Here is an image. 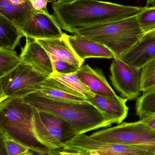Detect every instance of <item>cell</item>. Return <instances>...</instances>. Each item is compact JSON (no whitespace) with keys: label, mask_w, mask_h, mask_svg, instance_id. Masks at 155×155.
I'll return each mask as SVG.
<instances>
[{"label":"cell","mask_w":155,"mask_h":155,"mask_svg":"<svg viewBox=\"0 0 155 155\" xmlns=\"http://www.w3.org/2000/svg\"><path fill=\"white\" fill-rule=\"evenodd\" d=\"M52 7L61 29L71 34L81 28L137 15L143 9L97 0H58Z\"/></svg>","instance_id":"6da1fadb"},{"label":"cell","mask_w":155,"mask_h":155,"mask_svg":"<svg viewBox=\"0 0 155 155\" xmlns=\"http://www.w3.org/2000/svg\"><path fill=\"white\" fill-rule=\"evenodd\" d=\"M25 103L38 110L52 113L68 122L77 134L108 127L112 124L92 104L52 100L34 93L23 97Z\"/></svg>","instance_id":"7a4b0ae2"},{"label":"cell","mask_w":155,"mask_h":155,"mask_svg":"<svg viewBox=\"0 0 155 155\" xmlns=\"http://www.w3.org/2000/svg\"><path fill=\"white\" fill-rule=\"evenodd\" d=\"M34 110V107L24 101L23 97H12L0 102L1 135L31 150L52 155L53 150L43 145L35 134Z\"/></svg>","instance_id":"3957f363"},{"label":"cell","mask_w":155,"mask_h":155,"mask_svg":"<svg viewBox=\"0 0 155 155\" xmlns=\"http://www.w3.org/2000/svg\"><path fill=\"white\" fill-rule=\"evenodd\" d=\"M74 34L104 45L118 59L126 54L145 34L137 21V15L81 28L76 30Z\"/></svg>","instance_id":"277c9868"},{"label":"cell","mask_w":155,"mask_h":155,"mask_svg":"<svg viewBox=\"0 0 155 155\" xmlns=\"http://www.w3.org/2000/svg\"><path fill=\"white\" fill-rule=\"evenodd\" d=\"M34 130L38 140L53 151L63 149L77 134L69 123L52 113L34 108Z\"/></svg>","instance_id":"5b68a950"},{"label":"cell","mask_w":155,"mask_h":155,"mask_svg":"<svg viewBox=\"0 0 155 155\" xmlns=\"http://www.w3.org/2000/svg\"><path fill=\"white\" fill-rule=\"evenodd\" d=\"M48 78L30 65L20 63L12 71L0 77V102L12 97H24L37 92Z\"/></svg>","instance_id":"8992f818"},{"label":"cell","mask_w":155,"mask_h":155,"mask_svg":"<svg viewBox=\"0 0 155 155\" xmlns=\"http://www.w3.org/2000/svg\"><path fill=\"white\" fill-rule=\"evenodd\" d=\"M94 140L126 145L142 146L155 143V131L141 120L123 123L90 135Z\"/></svg>","instance_id":"52a82bcc"},{"label":"cell","mask_w":155,"mask_h":155,"mask_svg":"<svg viewBox=\"0 0 155 155\" xmlns=\"http://www.w3.org/2000/svg\"><path fill=\"white\" fill-rule=\"evenodd\" d=\"M64 151L88 154L91 151L105 152L121 155H155V153L136 146L101 142L85 134H77L66 143Z\"/></svg>","instance_id":"ba28073f"},{"label":"cell","mask_w":155,"mask_h":155,"mask_svg":"<svg viewBox=\"0 0 155 155\" xmlns=\"http://www.w3.org/2000/svg\"><path fill=\"white\" fill-rule=\"evenodd\" d=\"M112 84L120 95L127 100L138 98L141 95L142 69L128 65L118 58L110 67Z\"/></svg>","instance_id":"9c48e42d"},{"label":"cell","mask_w":155,"mask_h":155,"mask_svg":"<svg viewBox=\"0 0 155 155\" xmlns=\"http://www.w3.org/2000/svg\"><path fill=\"white\" fill-rule=\"evenodd\" d=\"M26 39H54L63 37V33L53 15L36 12L21 29Z\"/></svg>","instance_id":"30bf717a"},{"label":"cell","mask_w":155,"mask_h":155,"mask_svg":"<svg viewBox=\"0 0 155 155\" xmlns=\"http://www.w3.org/2000/svg\"><path fill=\"white\" fill-rule=\"evenodd\" d=\"M31 40L26 39L19 56L21 62L30 65L42 74L51 77L54 71L50 55L36 40Z\"/></svg>","instance_id":"8fae6325"},{"label":"cell","mask_w":155,"mask_h":155,"mask_svg":"<svg viewBox=\"0 0 155 155\" xmlns=\"http://www.w3.org/2000/svg\"><path fill=\"white\" fill-rule=\"evenodd\" d=\"M112 124H121L128 114L127 99L121 97H110L93 94L86 97Z\"/></svg>","instance_id":"7c38bea8"},{"label":"cell","mask_w":155,"mask_h":155,"mask_svg":"<svg viewBox=\"0 0 155 155\" xmlns=\"http://www.w3.org/2000/svg\"><path fill=\"white\" fill-rule=\"evenodd\" d=\"M63 37L80 59L98 58L114 59L113 52L104 45L78 35H68L64 33Z\"/></svg>","instance_id":"4fadbf2b"},{"label":"cell","mask_w":155,"mask_h":155,"mask_svg":"<svg viewBox=\"0 0 155 155\" xmlns=\"http://www.w3.org/2000/svg\"><path fill=\"white\" fill-rule=\"evenodd\" d=\"M77 77L94 94L103 96L116 97L113 90L100 68H92L88 64L83 65L76 72Z\"/></svg>","instance_id":"5bb4252c"},{"label":"cell","mask_w":155,"mask_h":155,"mask_svg":"<svg viewBox=\"0 0 155 155\" xmlns=\"http://www.w3.org/2000/svg\"><path fill=\"white\" fill-rule=\"evenodd\" d=\"M119 59L130 66L142 69L155 59V37L142 38Z\"/></svg>","instance_id":"9a60e30c"},{"label":"cell","mask_w":155,"mask_h":155,"mask_svg":"<svg viewBox=\"0 0 155 155\" xmlns=\"http://www.w3.org/2000/svg\"><path fill=\"white\" fill-rule=\"evenodd\" d=\"M50 55L52 61L62 60L80 68L85 61L80 59L63 37L35 39Z\"/></svg>","instance_id":"2e32d148"},{"label":"cell","mask_w":155,"mask_h":155,"mask_svg":"<svg viewBox=\"0 0 155 155\" xmlns=\"http://www.w3.org/2000/svg\"><path fill=\"white\" fill-rule=\"evenodd\" d=\"M35 11L29 0H0V15L9 19L20 29Z\"/></svg>","instance_id":"e0dca14e"},{"label":"cell","mask_w":155,"mask_h":155,"mask_svg":"<svg viewBox=\"0 0 155 155\" xmlns=\"http://www.w3.org/2000/svg\"><path fill=\"white\" fill-rule=\"evenodd\" d=\"M35 93L52 100L62 102L82 103L86 101L83 96L66 88L52 77L42 83Z\"/></svg>","instance_id":"ac0fdd59"},{"label":"cell","mask_w":155,"mask_h":155,"mask_svg":"<svg viewBox=\"0 0 155 155\" xmlns=\"http://www.w3.org/2000/svg\"><path fill=\"white\" fill-rule=\"evenodd\" d=\"M24 36V34L19 27L0 15V48L15 50Z\"/></svg>","instance_id":"d6986e66"},{"label":"cell","mask_w":155,"mask_h":155,"mask_svg":"<svg viewBox=\"0 0 155 155\" xmlns=\"http://www.w3.org/2000/svg\"><path fill=\"white\" fill-rule=\"evenodd\" d=\"M50 77L56 80L70 90L86 97L93 94L84 84L77 77L76 73L70 74H62L54 72Z\"/></svg>","instance_id":"ffe728a7"},{"label":"cell","mask_w":155,"mask_h":155,"mask_svg":"<svg viewBox=\"0 0 155 155\" xmlns=\"http://www.w3.org/2000/svg\"><path fill=\"white\" fill-rule=\"evenodd\" d=\"M136 110L140 120L155 115V87L137 98Z\"/></svg>","instance_id":"44dd1931"},{"label":"cell","mask_w":155,"mask_h":155,"mask_svg":"<svg viewBox=\"0 0 155 155\" xmlns=\"http://www.w3.org/2000/svg\"><path fill=\"white\" fill-rule=\"evenodd\" d=\"M21 63L15 50L0 48V77L16 68Z\"/></svg>","instance_id":"7402d4cb"},{"label":"cell","mask_w":155,"mask_h":155,"mask_svg":"<svg viewBox=\"0 0 155 155\" xmlns=\"http://www.w3.org/2000/svg\"><path fill=\"white\" fill-rule=\"evenodd\" d=\"M137 20L145 34L155 30V7H143L137 15Z\"/></svg>","instance_id":"603a6c76"},{"label":"cell","mask_w":155,"mask_h":155,"mask_svg":"<svg viewBox=\"0 0 155 155\" xmlns=\"http://www.w3.org/2000/svg\"><path fill=\"white\" fill-rule=\"evenodd\" d=\"M155 87V59L142 69L141 91L144 93Z\"/></svg>","instance_id":"cb8c5ba5"},{"label":"cell","mask_w":155,"mask_h":155,"mask_svg":"<svg viewBox=\"0 0 155 155\" xmlns=\"http://www.w3.org/2000/svg\"><path fill=\"white\" fill-rule=\"evenodd\" d=\"M1 146H3L5 155H18L28 152L30 149L20 143L1 135Z\"/></svg>","instance_id":"d4e9b609"},{"label":"cell","mask_w":155,"mask_h":155,"mask_svg":"<svg viewBox=\"0 0 155 155\" xmlns=\"http://www.w3.org/2000/svg\"><path fill=\"white\" fill-rule=\"evenodd\" d=\"M52 61L54 72L62 74L75 73L80 68L62 60H56Z\"/></svg>","instance_id":"484cf974"},{"label":"cell","mask_w":155,"mask_h":155,"mask_svg":"<svg viewBox=\"0 0 155 155\" xmlns=\"http://www.w3.org/2000/svg\"><path fill=\"white\" fill-rule=\"evenodd\" d=\"M33 8L36 12L49 13L47 9V4L51 0H29Z\"/></svg>","instance_id":"4316f807"},{"label":"cell","mask_w":155,"mask_h":155,"mask_svg":"<svg viewBox=\"0 0 155 155\" xmlns=\"http://www.w3.org/2000/svg\"><path fill=\"white\" fill-rule=\"evenodd\" d=\"M140 120L145 123L155 131V115Z\"/></svg>","instance_id":"83f0119b"},{"label":"cell","mask_w":155,"mask_h":155,"mask_svg":"<svg viewBox=\"0 0 155 155\" xmlns=\"http://www.w3.org/2000/svg\"><path fill=\"white\" fill-rule=\"evenodd\" d=\"M58 153L60 155H88L86 154L83 153H78V152H69L66 151H58Z\"/></svg>","instance_id":"f1b7e54d"},{"label":"cell","mask_w":155,"mask_h":155,"mask_svg":"<svg viewBox=\"0 0 155 155\" xmlns=\"http://www.w3.org/2000/svg\"><path fill=\"white\" fill-rule=\"evenodd\" d=\"M18 155H50L49 154H46L43 153H40V152H37V151H34V150H30L28 152L24 153L22 154Z\"/></svg>","instance_id":"f546056e"},{"label":"cell","mask_w":155,"mask_h":155,"mask_svg":"<svg viewBox=\"0 0 155 155\" xmlns=\"http://www.w3.org/2000/svg\"><path fill=\"white\" fill-rule=\"evenodd\" d=\"M150 37H155V30L145 34L142 38H150Z\"/></svg>","instance_id":"4dcf8cb0"},{"label":"cell","mask_w":155,"mask_h":155,"mask_svg":"<svg viewBox=\"0 0 155 155\" xmlns=\"http://www.w3.org/2000/svg\"><path fill=\"white\" fill-rule=\"evenodd\" d=\"M145 7H155V0H147Z\"/></svg>","instance_id":"1f68e13d"},{"label":"cell","mask_w":155,"mask_h":155,"mask_svg":"<svg viewBox=\"0 0 155 155\" xmlns=\"http://www.w3.org/2000/svg\"><path fill=\"white\" fill-rule=\"evenodd\" d=\"M88 155H102L98 151H94V150H93V151H90L89 153H88Z\"/></svg>","instance_id":"d6a6232c"},{"label":"cell","mask_w":155,"mask_h":155,"mask_svg":"<svg viewBox=\"0 0 155 155\" xmlns=\"http://www.w3.org/2000/svg\"><path fill=\"white\" fill-rule=\"evenodd\" d=\"M102 155H121L115 154L111 153H107L105 152H98Z\"/></svg>","instance_id":"836d02e7"},{"label":"cell","mask_w":155,"mask_h":155,"mask_svg":"<svg viewBox=\"0 0 155 155\" xmlns=\"http://www.w3.org/2000/svg\"><path fill=\"white\" fill-rule=\"evenodd\" d=\"M60 155L58 153V151H55L54 152L53 154L52 155Z\"/></svg>","instance_id":"e575fe53"},{"label":"cell","mask_w":155,"mask_h":155,"mask_svg":"<svg viewBox=\"0 0 155 155\" xmlns=\"http://www.w3.org/2000/svg\"><path fill=\"white\" fill-rule=\"evenodd\" d=\"M59 1H64V2H66V1H72V0H59Z\"/></svg>","instance_id":"d590c367"},{"label":"cell","mask_w":155,"mask_h":155,"mask_svg":"<svg viewBox=\"0 0 155 155\" xmlns=\"http://www.w3.org/2000/svg\"><path fill=\"white\" fill-rule=\"evenodd\" d=\"M51 2H53V1H54L55 2V1H56V0H51Z\"/></svg>","instance_id":"8d00e7d4"}]
</instances>
